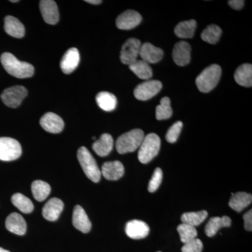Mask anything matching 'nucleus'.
I'll use <instances>...</instances> for the list:
<instances>
[{
	"label": "nucleus",
	"mask_w": 252,
	"mask_h": 252,
	"mask_svg": "<svg viewBox=\"0 0 252 252\" xmlns=\"http://www.w3.org/2000/svg\"><path fill=\"white\" fill-rule=\"evenodd\" d=\"M0 59L5 70L13 77L26 79L32 77L34 74V68L31 64L20 61L11 53H4Z\"/></svg>",
	"instance_id": "obj_1"
},
{
	"label": "nucleus",
	"mask_w": 252,
	"mask_h": 252,
	"mask_svg": "<svg viewBox=\"0 0 252 252\" xmlns=\"http://www.w3.org/2000/svg\"><path fill=\"white\" fill-rule=\"evenodd\" d=\"M144 138V133L141 129H134L123 134L116 142L118 153L124 154L135 152L140 148Z\"/></svg>",
	"instance_id": "obj_2"
},
{
	"label": "nucleus",
	"mask_w": 252,
	"mask_h": 252,
	"mask_svg": "<svg viewBox=\"0 0 252 252\" xmlns=\"http://www.w3.org/2000/svg\"><path fill=\"white\" fill-rule=\"evenodd\" d=\"M221 75V68L218 64L209 66L196 78L195 83L198 90L202 93H209L218 84Z\"/></svg>",
	"instance_id": "obj_3"
},
{
	"label": "nucleus",
	"mask_w": 252,
	"mask_h": 252,
	"mask_svg": "<svg viewBox=\"0 0 252 252\" xmlns=\"http://www.w3.org/2000/svg\"><path fill=\"white\" fill-rule=\"evenodd\" d=\"M78 160L80 163L84 173L89 180L97 183L101 179V171L99 170L97 162L94 160L89 149L81 147L77 152Z\"/></svg>",
	"instance_id": "obj_4"
},
{
	"label": "nucleus",
	"mask_w": 252,
	"mask_h": 252,
	"mask_svg": "<svg viewBox=\"0 0 252 252\" xmlns=\"http://www.w3.org/2000/svg\"><path fill=\"white\" fill-rule=\"evenodd\" d=\"M160 148V139L155 133H150L144 137L138 152V159L142 163L146 164L154 158Z\"/></svg>",
	"instance_id": "obj_5"
},
{
	"label": "nucleus",
	"mask_w": 252,
	"mask_h": 252,
	"mask_svg": "<svg viewBox=\"0 0 252 252\" xmlns=\"http://www.w3.org/2000/svg\"><path fill=\"white\" fill-rule=\"evenodd\" d=\"M22 154L21 144L11 137H0V160L12 161Z\"/></svg>",
	"instance_id": "obj_6"
},
{
	"label": "nucleus",
	"mask_w": 252,
	"mask_h": 252,
	"mask_svg": "<svg viewBox=\"0 0 252 252\" xmlns=\"http://www.w3.org/2000/svg\"><path fill=\"white\" fill-rule=\"evenodd\" d=\"M27 95L28 90L24 86H14L5 89L1 94V99L5 105L16 108Z\"/></svg>",
	"instance_id": "obj_7"
},
{
	"label": "nucleus",
	"mask_w": 252,
	"mask_h": 252,
	"mask_svg": "<svg viewBox=\"0 0 252 252\" xmlns=\"http://www.w3.org/2000/svg\"><path fill=\"white\" fill-rule=\"evenodd\" d=\"M141 41L136 38H130L124 43L121 51L120 59L124 64H133L137 61V58L140 56Z\"/></svg>",
	"instance_id": "obj_8"
},
{
	"label": "nucleus",
	"mask_w": 252,
	"mask_h": 252,
	"mask_svg": "<svg viewBox=\"0 0 252 252\" xmlns=\"http://www.w3.org/2000/svg\"><path fill=\"white\" fill-rule=\"evenodd\" d=\"M161 89L162 84L160 81L149 80L137 86L134 91V94L139 100H148L158 94Z\"/></svg>",
	"instance_id": "obj_9"
},
{
	"label": "nucleus",
	"mask_w": 252,
	"mask_h": 252,
	"mask_svg": "<svg viewBox=\"0 0 252 252\" xmlns=\"http://www.w3.org/2000/svg\"><path fill=\"white\" fill-rule=\"evenodd\" d=\"M142 21V16L138 12L133 10H127L118 16L116 24L119 29L129 31L138 26Z\"/></svg>",
	"instance_id": "obj_10"
},
{
	"label": "nucleus",
	"mask_w": 252,
	"mask_h": 252,
	"mask_svg": "<svg viewBox=\"0 0 252 252\" xmlns=\"http://www.w3.org/2000/svg\"><path fill=\"white\" fill-rule=\"evenodd\" d=\"M39 123L42 128L50 133H60L64 129V123L62 118L54 113H46L41 118Z\"/></svg>",
	"instance_id": "obj_11"
},
{
	"label": "nucleus",
	"mask_w": 252,
	"mask_h": 252,
	"mask_svg": "<svg viewBox=\"0 0 252 252\" xmlns=\"http://www.w3.org/2000/svg\"><path fill=\"white\" fill-rule=\"evenodd\" d=\"M39 8L44 21L49 25L59 23L60 14L56 1L53 0H42L39 2Z\"/></svg>",
	"instance_id": "obj_12"
},
{
	"label": "nucleus",
	"mask_w": 252,
	"mask_h": 252,
	"mask_svg": "<svg viewBox=\"0 0 252 252\" xmlns=\"http://www.w3.org/2000/svg\"><path fill=\"white\" fill-rule=\"evenodd\" d=\"M191 47L188 42L179 41L175 44L172 51V58L176 64L180 67L187 65L190 61Z\"/></svg>",
	"instance_id": "obj_13"
},
{
	"label": "nucleus",
	"mask_w": 252,
	"mask_h": 252,
	"mask_svg": "<svg viewBox=\"0 0 252 252\" xmlns=\"http://www.w3.org/2000/svg\"><path fill=\"white\" fill-rule=\"evenodd\" d=\"M150 228L147 223L140 220H132L126 225V235L134 240L146 238L149 235Z\"/></svg>",
	"instance_id": "obj_14"
},
{
	"label": "nucleus",
	"mask_w": 252,
	"mask_h": 252,
	"mask_svg": "<svg viewBox=\"0 0 252 252\" xmlns=\"http://www.w3.org/2000/svg\"><path fill=\"white\" fill-rule=\"evenodd\" d=\"M80 62V55L76 48H71L66 51L61 62V68L66 74H71L75 70Z\"/></svg>",
	"instance_id": "obj_15"
},
{
	"label": "nucleus",
	"mask_w": 252,
	"mask_h": 252,
	"mask_svg": "<svg viewBox=\"0 0 252 252\" xmlns=\"http://www.w3.org/2000/svg\"><path fill=\"white\" fill-rule=\"evenodd\" d=\"M163 51L160 48L154 46L149 42L142 44L140 48V56L142 61L148 64H155L161 61L163 57Z\"/></svg>",
	"instance_id": "obj_16"
},
{
	"label": "nucleus",
	"mask_w": 252,
	"mask_h": 252,
	"mask_svg": "<svg viewBox=\"0 0 252 252\" xmlns=\"http://www.w3.org/2000/svg\"><path fill=\"white\" fill-rule=\"evenodd\" d=\"M72 223L74 228L84 233L90 231L92 224L85 210L80 205L74 207L72 215Z\"/></svg>",
	"instance_id": "obj_17"
},
{
	"label": "nucleus",
	"mask_w": 252,
	"mask_h": 252,
	"mask_svg": "<svg viewBox=\"0 0 252 252\" xmlns=\"http://www.w3.org/2000/svg\"><path fill=\"white\" fill-rule=\"evenodd\" d=\"M64 209V203L61 199H50L42 209V215L46 220L55 221L59 218Z\"/></svg>",
	"instance_id": "obj_18"
},
{
	"label": "nucleus",
	"mask_w": 252,
	"mask_h": 252,
	"mask_svg": "<svg viewBox=\"0 0 252 252\" xmlns=\"http://www.w3.org/2000/svg\"><path fill=\"white\" fill-rule=\"evenodd\" d=\"M125 170L122 162L114 160L104 162L102 166L101 175L107 180L116 181L122 178L124 175Z\"/></svg>",
	"instance_id": "obj_19"
},
{
	"label": "nucleus",
	"mask_w": 252,
	"mask_h": 252,
	"mask_svg": "<svg viewBox=\"0 0 252 252\" xmlns=\"http://www.w3.org/2000/svg\"><path fill=\"white\" fill-rule=\"evenodd\" d=\"M6 229L18 235L26 234L27 230V223L21 215L16 212L11 213L6 218L5 222Z\"/></svg>",
	"instance_id": "obj_20"
},
{
	"label": "nucleus",
	"mask_w": 252,
	"mask_h": 252,
	"mask_svg": "<svg viewBox=\"0 0 252 252\" xmlns=\"http://www.w3.org/2000/svg\"><path fill=\"white\" fill-rule=\"evenodd\" d=\"M114 147V140L112 136L108 133L101 135L98 140L93 144V149L97 155L101 157H107L112 152Z\"/></svg>",
	"instance_id": "obj_21"
},
{
	"label": "nucleus",
	"mask_w": 252,
	"mask_h": 252,
	"mask_svg": "<svg viewBox=\"0 0 252 252\" xmlns=\"http://www.w3.org/2000/svg\"><path fill=\"white\" fill-rule=\"evenodd\" d=\"M4 31L9 35L15 38H22L26 33L23 23L12 16H7L5 18Z\"/></svg>",
	"instance_id": "obj_22"
},
{
	"label": "nucleus",
	"mask_w": 252,
	"mask_h": 252,
	"mask_svg": "<svg viewBox=\"0 0 252 252\" xmlns=\"http://www.w3.org/2000/svg\"><path fill=\"white\" fill-rule=\"evenodd\" d=\"M231 223L230 217L227 216L221 217V218L219 217H212L205 226V233L208 237L215 236L219 230L223 227H230Z\"/></svg>",
	"instance_id": "obj_23"
},
{
	"label": "nucleus",
	"mask_w": 252,
	"mask_h": 252,
	"mask_svg": "<svg viewBox=\"0 0 252 252\" xmlns=\"http://www.w3.org/2000/svg\"><path fill=\"white\" fill-rule=\"evenodd\" d=\"M234 79L237 84L245 87L252 86V65L251 64H242L235 71Z\"/></svg>",
	"instance_id": "obj_24"
},
{
	"label": "nucleus",
	"mask_w": 252,
	"mask_h": 252,
	"mask_svg": "<svg viewBox=\"0 0 252 252\" xmlns=\"http://www.w3.org/2000/svg\"><path fill=\"white\" fill-rule=\"evenodd\" d=\"M252 201L251 194L245 193V192H238L236 193H232L229 201V206L235 211L240 212L248 207L252 203Z\"/></svg>",
	"instance_id": "obj_25"
},
{
	"label": "nucleus",
	"mask_w": 252,
	"mask_h": 252,
	"mask_svg": "<svg viewBox=\"0 0 252 252\" xmlns=\"http://www.w3.org/2000/svg\"><path fill=\"white\" fill-rule=\"evenodd\" d=\"M96 102L97 105L106 112H112L117 107V97L114 94L106 91H102L97 94Z\"/></svg>",
	"instance_id": "obj_26"
},
{
	"label": "nucleus",
	"mask_w": 252,
	"mask_h": 252,
	"mask_svg": "<svg viewBox=\"0 0 252 252\" xmlns=\"http://www.w3.org/2000/svg\"><path fill=\"white\" fill-rule=\"evenodd\" d=\"M197 23L195 20L181 22L176 26L175 33L178 37L182 39H190L193 37L196 28Z\"/></svg>",
	"instance_id": "obj_27"
},
{
	"label": "nucleus",
	"mask_w": 252,
	"mask_h": 252,
	"mask_svg": "<svg viewBox=\"0 0 252 252\" xmlns=\"http://www.w3.org/2000/svg\"><path fill=\"white\" fill-rule=\"evenodd\" d=\"M33 197L37 201L41 202L46 200L51 193V187L47 182L41 180H36L31 186Z\"/></svg>",
	"instance_id": "obj_28"
},
{
	"label": "nucleus",
	"mask_w": 252,
	"mask_h": 252,
	"mask_svg": "<svg viewBox=\"0 0 252 252\" xmlns=\"http://www.w3.org/2000/svg\"><path fill=\"white\" fill-rule=\"evenodd\" d=\"M129 67L137 77L144 80H148L153 75L152 67L142 60H137L133 64L129 65Z\"/></svg>",
	"instance_id": "obj_29"
},
{
	"label": "nucleus",
	"mask_w": 252,
	"mask_h": 252,
	"mask_svg": "<svg viewBox=\"0 0 252 252\" xmlns=\"http://www.w3.org/2000/svg\"><path fill=\"white\" fill-rule=\"evenodd\" d=\"M207 216H208V213L205 210L187 212V213L183 214L182 215L181 220H182V223H187V224L195 227L201 224L204 220H206Z\"/></svg>",
	"instance_id": "obj_30"
},
{
	"label": "nucleus",
	"mask_w": 252,
	"mask_h": 252,
	"mask_svg": "<svg viewBox=\"0 0 252 252\" xmlns=\"http://www.w3.org/2000/svg\"><path fill=\"white\" fill-rule=\"evenodd\" d=\"M11 202L15 207L23 213H31L34 210L32 202L22 193L14 194L11 197Z\"/></svg>",
	"instance_id": "obj_31"
},
{
	"label": "nucleus",
	"mask_w": 252,
	"mask_h": 252,
	"mask_svg": "<svg viewBox=\"0 0 252 252\" xmlns=\"http://www.w3.org/2000/svg\"><path fill=\"white\" fill-rule=\"evenodd\" d=\"M222 34L221 29L217 25L207 26L201 34V38L205 42L215 44L220 40Z\"/></svg>",
	"instance_id": "obj_32"
},
{
	"label": "nucleus",
	"mask_w": 252,
	"mask_h": 252,
	"mask_svg": "<svg viewBox=\"0 0 252 252\" xmlns=\"http://www.w3.org/2000/svg\"><path fill=\"white\" fill-rule=\"evenodd\" d=\"M172 115V109L170 106V99L168 97H162L160 104L156 109V117L157 120H166Z\"/></svg>",
	"instance_id": "obj_33"
},
{
	"label": "nucleus",
	"mask_w": 252,
	"mask_h": 252,
	"mask_svg": "<svg viewBox=\"0 0 252 252\" xmlns=\"http://www.w3.org/2000/svg\"><path fill=\"white\" fill-rule=\"evenodd\" d=\"M177 231L180 234V240L184 244L187 243L190 240L196 238L198 232L195 227L182 223L177 227Z\"/></svg>",
	"instance_id": "obj_34"
},
{
	"label": "nucleus",
	"mask_w": 252,
	"mask_h": 252,
	"mask_svg": "<svg viewBox=\"0 0 252 252\" xmlns=\"http://www.w3.org/2000/svg\"><path fill=\"white\" fill-rule=\"evenodd\" d=\"M183 127V123L182 122H177L174 124L167 131L165 138L167 142L170 143H175L178 140L179 136L182 131Z\"/></svg>",
	"instance_id": "obj_35"
},
{
	"label": "nucleus",
	"mask_w": 252,
	"mask_h": 252,
	"mask_svg": "<svg viewBox=\"0 0 252 252\" xmlns=\"http://www.w3.org/2000/svg\"><path fill=\"white\" fill-rule=\"evenodd\" d=\"M162 180V171L160 167H157L154 170L152 179L149 182L148 186V190L150 193H154L160 187Z\"/></svg>",
	"instance_id": "obj_36"
},
{
	"label": "nucleus",
	"mask_w": 252,
	"mask_h": 252,
	"mask_svg": "<svg viewBox=\"0 0 252 252\" xmlns=\"http://www.w3.org/2000/svg\"><path fill=\"white\" fill-rule=\"evenodd\" d=\"M203 249V244L200 239L195 238L190 240L182 247V252H201Z\"/></svg>",
	"instance_id": "obj_37"
},
{
	"label": "nucleus",
	"mask_w": 252,
	"mask_h": 252,
	"mask_svg": "<svg viewBox=\"0 0 252 252\" xmlns=\"http://www.w3.org/2000/svg\"><path fill=\"white\" fill-rule=\"evenodd\" d=\"M252 210L245 214L243 216V220H245V228L248 231L252 230Z\"/></svg>",
	"instance_id": "obj_38"
},
{
	"label": "nucleus",
	"mask_w": 252,
	"mask_h": 252,
	"mask_svg": "<svg viewBox=\"0 0 252 252\" xmlns=\"http://www.w3.org/2000/svg\"><path fill=\"white\" fill-rule=\"evenodd\" d=\"M228 3L230 7L235 10L241 9L243 7L244 4H245V1L243 0H230L228 1Z\"/></svg>",
	"instance_id": "obj_39"
},
{
	"label": "nucleus",
	"mask_w": 252,
	"mask_h": 252,
	"mask_svg": "<svg viewBox=\"0 0 252 252\" xmlns=\"http://www.w3.org/2000/svg\"><path fill=\"white\" fill-rule=\"evenodd\" d=\"M86 2L89 3V4L97 5L102 3L101 0H86Z\"/></svg>",
	"instance_id": "obj_40"
},
{
	"label": "nucleus",
	"mask_w": 252,
	"mask_h": 252,
	"mask_svg": "<svg viewBox=\"0 0 252 252\" xmlns=\"http://www.w3.org/2000/svg\"><path fill=\"white\" fill-rule=\"evenodd\" d=\"M0 252H10L8 250H4V249L0 248Z\"/></svg>",
	"instance_id": "obj_41"
},
{
	"label": "nucleus",
	"mask_w": 252,
	"mask_h": 252,
	"mask_svg": "<svg viewBox=\"0 0 252 252\" xmlns=\"http://www.w3.org/2000/svg\"><path fill=\"white\" fill-rule=\"evenodd\" d=\"M11 1V2H18V1H18V0H11V1Z\"/></svg>",
	"instance_id": "obj_42"
},
{
	"label": "nucleus",
	"mask_w": 252,
	"mask_h": 252,
	"mask_svg": "<svg viewBox=\"0 0 252 252\" xmlns=\"http://www.w3.org/2000/svg\"><path fill=\"white\" fill-rule=\"evenodd\" d=\"M93 140H95V137H93Z\"/></svg>",
	"instance_id": "obj_43"
},
{
	"label": "nucleus",
	"mask_w": 252,
	"mask_h": 252,
	"mask_svg": "<svg viewBox=\"0 0 252 252\" xmlns=\"http://www.w3.org/2000/svg\"></svg>",
	"instance_id": "obj_44"
}]
</instances>
